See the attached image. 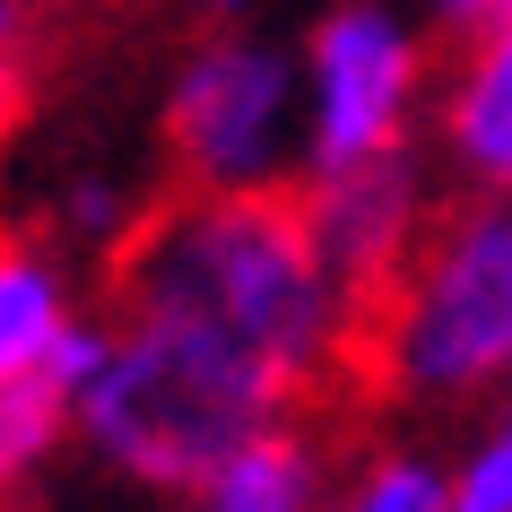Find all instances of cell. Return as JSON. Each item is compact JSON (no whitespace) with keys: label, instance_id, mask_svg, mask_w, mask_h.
<instances>
[{"label":"cell","instance_id":"obj_1","mask_svg":"<svg viewBox=\"0 0 512 512\" xmlns=\"http://www.w3.org/2000/svg\"><path fill=\"white\" fill-rule=\"evenodd\" d=\"M113 304H174L209 330L270 356L304 400L339 382L365 339V313L330 278L304 226L296 183L270 191H183L113 243Z\"/></svg>","mask_w":512,"mask_h":512},{"label":"cell","instance_id":"obj_2","mask_svg":"<svg viewBox=\"0 0 512 512\" xmlns=\"http://www.w3.org/2000/svg\"><path fill=\"white\" fill-rule=\"evenodd\" d=\"M304 391L270 356L174 304H105V365L79 391V443L148 495H191L226 452L287 426Z\"/></svg>","mask_w":512,"mask_h":512},{"label":"cell","instance_id":"obj_3","mask_svg":"<svg viewBox=\"0 0 512 512\" xmlns=\"http://www.w3.org/2000/svg\"><path fill=\"white\" fill-rule=\"evenodd\" d=\"M365 374L400 408H478L512 391V191L443 200L400 287L365 313Z\"/></svg>","mask_w":512,"mask_h":512},{"label":"cell","instance_id":"obj_4","mask_svg":"<svg viewBox=\"0 0 512 512\" xmlns=\"http://www.w3.org/2000/svg\"><path fill=\"white\" fill-rule=\"evenodd\" d=\"M157 139L183 191H270L304 174V53L270 35H200L157 105Z\"/></svg>","mask_w":512,"mask_h":512},{"label":"cell","instance_id":"obj_5","mask_svg":"<svg viewBox=\"0 0 512 512\" xmlns=\"http://www.w3.org/2000/svg\"><path fill=\"white\" fill-rule=\"evenodd\" d=\"M434 122V27L417 0H330L304 35V174L417 148Z\"/></svg>","mask_w":512,"mask_h":512},{"label":"cell","instance_id":"obj_6","mask_svg":"<svg viewBox=\"0 0 512 512\" xmlns=\"http://www.w3.org/2000/svg\"><path fill=\"white\" fill-rule=\"evenodd\" d=\"M296 200H304V226L322 243L330 278L348 287L356 313H374L400 270L417 261V243L434 226V174L417 148H391V157H365V165H330V174H296Z\"/></svg>","mask_w":512,"mask_h":512},{"label":"cell","instance_id":"obj_7","mask_svg":"<svg viewBox=\"0 0 512 512\" xmlns=\"http://www.w3.org/2000/svg\"><path fill=\"white\" fill-rule=\"evenodd\" d=\"M105 365V313H79V330L53 348V365H0V512H18L79 443V391Z\"/></svg>","mask_w":512,"mask_h":512},{"label":"cell","instance_id":"obj_8","mask_svg":"<svg viewBox=\"0 0 512 512\" xmlns=\"http://www.w3.org/2000/svg\"><path fill=\"white\" fill-rule=\"evenodd\" d=\"M434 148L469 191H512V18L469 35L434 87Z\"/></svg>","mask_w":512,"mask_h":512},{"label":"cell","instance_id":"obj_9","mask_svg":"<svg viewBox=\"0 0 512 512\" xmlns=\"http://www.w3.org/2000/svg\"><path fill=\"white\" fill-rule=\"evenodd\" d=\"M322 495H330V452L287 417L217 460L183 495V512H322Z\"/></svg>","mask_w":512,"mask_h":512},{"label":"cell","instance_id":"obj_10","mask_svg":"<svg viewBox=\"0 0 512 512\" xmlns=\"http://www.w3.org/2000/svg\"><path fill=\"white\" fill-rule=\"evenodd\" d=\"M79 287L53 243L0 235V365H53V348L79 330Z\"/></svg>","mask_w":512,"mask_h":512},{"label":"cell","instance_id":"obj_11","mask_svg":"<svg viewBox=\"0 0 512 512\" xmlns=\"http://www.w3.org/2000/svg\"><path fill=\"white\" fill-rule=\"evenodd\" d=\"M322 512H443V460L417 452V443L365 452L348 478H330Z\"/></svg>","mask_w":512,"mask_h":512},{"label":"cell","instance_id":"obj_12","mask_svg":"<svg viewBox=\"0 0 512 512\" xmlns=\"http://www.w3.org/2000/svg\"><path fill=\"white\" fill-rule=\"evenodd\" d=\"M443 512H512V391L486 426L443 460Z\"/></svg>","mask_w":512,"mask_h":512},{"label":"cell","instance_id":"obj_13","mask_svg":"<svg viewBox=\"0 0 512 512\" xmlns=\"http://www.w3.org/2000/svg\"><path fill=\"white\" fill-rule=\"evenodd\" d=\"M417 18H426L434 35H452V44H469V35H486L495 18H512V0H417Z\"/></svg>","mask_w":512,"mask_h":512},{"label":"cell","instance_id":"obj_14","mask_svg":"<svg viewBox=\"0 0 512 512\" xmlns=\"http://www.w3.org/2000/svg\"><path fill=\"white\" fill-rule=\"evenodd\" d=\"M0 61H35V0H0Z\"/></svg>","mask_w":512,"mask_h":512},{"label":"cell","instance_id":"obj_15","mask_svg":"<svg viewBox=\"0 0 512 512\" xmlns=\"http://www.w3.org/2000/svg\"><path fill=\"white\" fill-rule=\"evenodd\" d=\"M18 105H27V61H0V139L18 122Z\"/></svg>","mask_w":512,"mask_h":512},{"label":"cell","instance_id":"obj_16","mask_svg":"<svg viewBox=\"0 0 512 512\" xmlns=\"http://www.w3.org/2000/svg\"><path fill=\"white\" fill-rule=\"evenodd\" d=\"M191 9H200L209 27H243V18H252V0H191Z\"/></svg>","mask_w":512,"mask_h":512}]
</instances>
